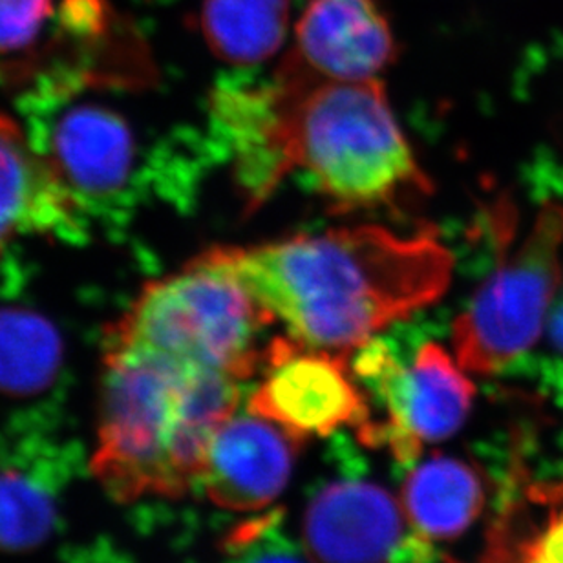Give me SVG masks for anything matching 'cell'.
Masks as SVG:
<instances>
[{
  "instance_id": "1",
  "label": "cell",
  "mask_w": 563,
  "mask_h": 563,
  "mask_svg": "<svg viewBox=\"0 0 563 563\" xmlns=\"http://www.w3.org/2000/svg\"><path fill=\"white\" fill-rule=\"evenodd\" d=\"M303 346L346 353L443 297L454 261L435 236L377 225L206 251Z\"/></svg>"
},
{
  "instance_id": "2",
  "label": "cell",
  "mask_w": 563,
  "mask_h": 563,
  "mask_svg": "<svg viewBox=\"0 0 563 563\" xmlns=\"http://www.w3.org/2000/svg\"><path fill=\"white\" fill-rule=\"evenodd\" d=\"M253 167L269 198L292 170L342 211L430 192L377 79L339 81L289 54L256 109Z\"/></svg>"
},
{
  "instance_id": "3",
  "label": "cell",
  "mask_w": 563,
  "mask_h": 563,
  "mask_svg": "<svg viewBox=\"0 0 563 563\" xmlns=\"http://www.w3.org/2000/svg\"><path fill=\"white\" fill-rule=\"evenodd\" d=\"M240 405V380L104 336L92 472L114 499L181 498Z\"/></svg>"
},
{
  "instance_id": "4",
  "label": "cell",
  "mask_w": 563,
  "mask_h": 563,
  "mask_svg": "<svg viewBox=\"0 0 563 563\" xmlns=\"http://www.w3.org/2000/svg\"><path fill=\"white\" fill-rule=\"evenodd\" d=\"M275 322L233 275L207 256L143 287L107 335L240 383L264 369L258 335Z\"/></svg>"
},
{
  "instance_id": "5",
  "label": "cell",
  "mask_w": 563,
  "mask_h": 563,
  "mask_svg": "<svg viewBox=\"0 0 563 563\" xmlns=\"http://www.w3.org/2000/svg\"><path fill=\"white\" fill-rule=\"evenodd\" d=\"M563 203L545 201L526 239L499 262L452 328L455 361L494 375L531 350L563 280Z\"/></svg>"
},
{
  "instance_id": "6",
  "label": "cell",
  "mask_w": 563,
  "mask_h": 563,
  "mask_svg": "<svg viewBox=\"0 0 563 563\" xmlns=\"http://www.w3.org/2000/svg\"><path fill=\"white\" fill-rule=\"evenodd\" d=\"M357 350L353 374L386 412L385 419H372L358 430L363 443L408 463L427 444L444 441L463 427L476 388L439 344H422L410 364L399 363L383 341H368Z\"/></svg>"
},
{
  "instance_id": "7",
  "label": "cell",
  "mask_w": 563,
  "mask_h": 563,
  "mask_svg": "<svg viewBox=\"0 0 563 563\" xmlns=\"http://www.w3.org/2000/svg\"><path fill=\"white\" fill-rule=\"evenodd\" d=\"M264 379L251 396V413L275 422L300 441L328 438L341 428L355 432L372 421L369 397L346 353L275 339L267 347Z\"/></svg>"
},
{
  "instance_id": "8",
  "label": "cell",
  "mask_w": 563,
  "mask_h": 563,
  "mask_svg": "<svg viewBox=\"0 0 563 563\" xmlns=\"http://www.w3.org/2000/svg\"><path fill=\"white\" fill-rule=\"evenodd\" d=\"M302 545L313 563L418 562L430 554L401 501L357 479L331 483L314 496L303 512Z\"/></svg>"
},
{
  "instance_id": "9",
  "label": "cell",
  "mask_w": 563,
  "mask_h": 563,
  "mask_svg": "<svg viewBox=\"0 0 563 563\" xmlns=\"http://www.w3.org/2000/svg\"><path fill=\"white\" fill-rule=\"evenodd\" d=\"M30 136L85 218L93 207H109L131 184L134 132L104 104H63L41 134Z\"/></svg>"
},
{
  "instance_id": "10",
  "label": "cell",
  "mask_w": 563,
  "mask_h": 563,
  "mask_svg": "<svg viewBox=\"0 0 563 563\" xmlns=\"http://www.w3.org/2000/svg\"><path fill=\"white\" fill-rule=\"evenodd\" d=\"M302 444L255 413L233 416L212 435L198 485L222 509H266L284 493Z\"/></svg>"
},
{
  "instance_id": "11",
  "label": "cell",
  "mask_w": 563,
  "mask_h": 563,
  "mask_svg": "<svg viewBox=\"0 0 563 563\" xmlns=\"http://www.w3.org/2000/svg\"><path fill=\"white\" fill-rule=\"evenodd\" d=\"M87 222L32 136L0 112V255L16 234L79 240Z\"/></svg>"
},
{
  "instance_id": "12",
  "label": "cell",
  "mask_w": 563,
  "mask_h": 563,
  "mask_svg": "<svg viewBox=\"0 0 563 563\" xmlns=\"http://www.w3.org/2000/svg\"><path fill=\"white\" fill-rule=\"evenodd\" d=\"M291 54L325 79L366 81L396 59L397 44L375 0H313Z\"/></svg>"
},
{
  "instance_id": "13",
  "label": "cell",
  "mask_w": 563,
  "mask_h": 563,
  "mask_svg": "<svg viewBox=\"0 0 563 563\" xmlns=\"http://www.w3.org/2000/svg\"><path fill=\"white\" fill-rule=\"evenodd\" d=\"M487 479L477 466L433 455L402 483L401 505L416 537L428 545L463 537L487 505Z\"/></svg>"
},
{
  "instance_id": "14",
  "label": "cell",
  "mask_w": 563,
  "mask_h": 563,
  "mask_svg": "<svg viewBox=\"0 0 563 563\" xmlns=\"http://www.w3.org/2000/svg\"><path fill=\"white\" fill-rule=\"evenodd\" d=\"M483 563H563V479L516 488L488 532Z\"/></svg>"
},
{
  "instance_id": "15",
  "label": "cell",
  "mask_w": 563,
  "mask_h": 563,
  "mask_svg": "<svg viewBox=\"0 0 563 563\" xmlns=\"http://www.w3.org/2000/svg\"><path fill=\"white\" fill-rule=\"evenodd\" d=\"M289 0H206L201 32L212 54L251 66L277 54L287 32Z\"/></svg>"
},
{
  "instance_id": "16",
  "label": "cell",
  "mask_w": 563,
  "mask_h": 563,
  "mask_svg": "<svg viewBox=\"0 0 563 563\" xmlns=\"http://www.w3.org/2000/svg\"><path fill=\"white\" fill-rule=\"evenodd\" d=\"M63 363V342L43 314L0 309V394L32 397L54 383Z\"/></svg>"
},
{
  "instance_id": "17",
  "label": "cell",
  "mask_w": 563,
  "mask_h": 563,
  "mask_svg": "<svg viewBox=\"0 0 563 563\" xmlns=\"http://www.w3.org/2000/svg\"><path fill=\"white\" fill-rule=\"evenodd\" d=\"M55 499L48 485L19 468L0 471V551L37 548L52 532Z\"/></svg>"
},
{
  "instance_id": "18",
  "label": "cell",
  "mask_w": 563,
  "mask_h": 563,
  "mask_svg": "<svg viewBox=\"0 0 563 563\" xmlns=\"http://www.w3.org/2000/svg\"><path fill=\"white\" fill-rule=\"evenodd\" d=\"M54 13L55 0H0V59L30 54Z\"/></svg>"
},
{
  "instance_id": "19",
  "label": "cell",
  "mask_w": 563,
  "mask_h": 563,
  "mask_svg": "<svg viewBox=\"0 0 563 563\" xmlns=\"http://www.w3.org/2000/svg\"><path fill=\"white\" fill-rule=\"evenodd\" d=\"M549 339L553 346L563 353V280L560 286L559 295L554 298L553 309L548 320Z\"/></svg>"
},
{
  "instance_id": "20",
  "label": "cell",
  "mask_w": 563,
  "mask_h": 563,
  "mask_svg": "<svg viewBox=\"0 0 563 563\" xmlns=\"http://www.w3.org/2000/svg\"><path fill=\"white\" fill-rule=\"evenodd\" d=\"M255 563H298L295 560L287 559V556H267V559L258 560Z\"/></svg>"
}]
</instances>
